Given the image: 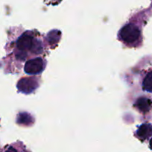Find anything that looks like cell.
<instances>
[{"label": "cell", "instance_id": "1", "mask_svg": "<svg viewBox=\"0 0 152 152\" xmlns=\"http://www.w3.org/2000/svg\"><path fill=\"white\" fill-rule=\"evenodd\" d=\"M119 36L122 41L131 44L138 40L140 36V31L134 25L128 24L122 27L119 31Z\"/></svg>", "mask_w": 152, "mask_h": 152}, {"label": "cell", "instance_id": "2", "mask_svg": "<svg viewBox=\"0 0 152 152\" xmlns=\"http://www.w3.org/2000/svg\"><path fill=\"white\" fill-rule=\"evenodd\" d=\"M45 68V62L40 58H34L27 61L25 65L24 69L27 74L37 75L42 72Z\"/></svg>", "mask_w": 152, "mask_h": 152}, {"label": "cell", "instance_id": "3", "mask_svg": "<svg viewBox=\"0 0 152 152\" xmlns=\"http://www.w3.org/2000/svg\"><path fill=\"white\" fill-rule=\"evenodd\" d=\"M34 38L31 35L27 34V33L22 35L17 42V49L24 52L28 50L34 51V46H36Z\"/></svg>", "mask_w": 152, "mask_h": 152}, {"label": "cell", "instance_id": "4", "mask_svg": "<svg viewBox=\"0 0 152 152\" xmlns=\"http://www.w3.org/2000/svg\"><path fill=\"white\" fill-rule=\"evenodd\" d=\"M38 87V84L34 78H24L19 81L17 84V87L20 92L23 93H31L36 90Z\"/></svg>", "mask_w": 152, "mask_h": 152}, {"label": "cell", "instance_id": "5", "mask_svg": "<svg viewBox=\"0 0 152 152\" xmlns=\"http://www.w3.org/2000/svg\"><path fill=\"white\" fill-rule=\"evenodd\" d=\"M137 134L140 138L142 140L151 137L152 135V126L148 124L142 125L137 130Z\"/></svg>", "mask_w": 152, "mask_h": 152}, {"label": "cell", "instance_id": "6", "mask_svg": "<svg viewBox=\"0 0 152 152\" xmlns=\"http://www.w3.org/2000/svg\"><path fill=\"white\" fill-rule=\"evenodd\" d=\"M135 106L141 112L146 113L150 109L151 102L149 101V99L144 97H142L137 99V102L135 104Z\"/></svg>", "mask_w": 152, "mask_h": 152}, {"label": "cell", "instance_id": "7", "mask_svg": "<svg viewBox=\"0 0 152 152\" xmlns=\"http://www.w3.org/2000/svg\"><path fill=\"white\" fill-rule=\"evenodd\" d=\"M143 90L152 93V72H149L143 81Z\"/></svg>", "mask_w": 152, "mask_h": 152}, {"label": "cell", "instance_id": "8", "mask_svg": "<svg viewBox=\"0 0 152 152\" xmlns=\"http://www.w3.org/2000/svg\"><path fill=\"white\" fill-rule=\"evenodd\" d=\"M55 33V31H51L50 33L48 35V37H49V41L50 42L51 44H53V43H57L58 41H59L60 36H61V32L57 31L56 34Z\"/></svg>", "mask_w": 152, "mask_h": 152}, {"label": "cell", "instance_id": "9", "mask_svg": "<svg viewBox=\"0 0 152 152\" xmlns=\"http://www.w3.org/2000/svg\"><path fill=\"white\" fill-rule=\"evenodd\" d=\"M6 152H17V151L16 150V149L14 148L10 147V148H8V150H7Z\"/></svg>", "mask_w": 152, "mask_h": 152}, {"label": "cell", "instance_id": "10", "mask_svg": "<svg viewBox=\"0 0 152 152\" xmlns=\"http://www.w3.org/2000/svg\"><path fill=\"white\" fill-rule=\"evenodd\" d=\"M149 145H150V148H151V149H152V138L151 139V140H150V143H149Z\"/></svg>", "mask_w": 152, "mask_h": 152}]
</instances>
